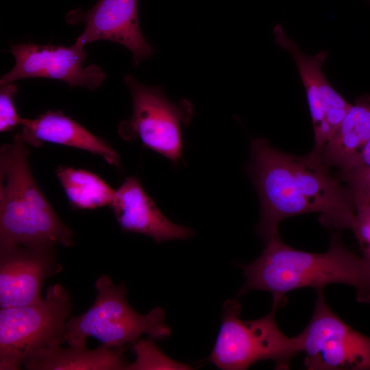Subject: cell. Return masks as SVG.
Instances as JSON below:
<instances>
[{
    "instance_id": "obj_22",
    "label": "cell",
    "mask_w": 370,
    "mask_h": 370,
    "mask_svg": "<svg viewBox=\"0 0 370 370\" xmlns=\"http://www.w3.org/2000/svg\"><path fill=\"white\" fill-rule=\"evenodd\" d=\"M370 166V139L366 143L363 149L359 155L356 158V159L352 162L350 166L344 171H347L349 169L363 167V166Z\"/></svg>"
},
{
    "instance_id": "obj_19",
    "label": "cell",
    "mask_w": 370,
    "mask_h": 370,
    "mask_svg": "<svg viewBox=\"0 0 370 370\" xmlns=\"http://www.w3.org/2000/svg\"><path fill=\"white\" fill-rule=\"evenodd\" d=\"M337 179L347 184L356 210L370 204V166L340 171Z\"/></svg>"
},
{
    "instance_id": "obj_7",
    "label": "cell",
    "mask_w": 370,
    "mask_h": 370,
    "mask_svg": "<svg viewBox=\"0 0 370 370\" xmlns=\"http://www.w3.org/2000/svg\"><path fill=\"white\" fill-rule=\"evenodd\" d=\"M123 81L132 95L133 112L120 123V135L126 140L139 139L145 147L177 163L183 150L182 129L192 118V103H173L160 87L145 86L132 75Z\"/></svg>"
},
{
    "instance_id": "obj_1",
    "label": "cell",
    "mask_w": 370,
    "mask_h": 370,
    "mask_svg": "<svg viewBox=\"0 0 370 370\" xmlns=\"http://www.w3.org/2000/svg\"><path fill=\"white\" fill-rule=\"evenodd\" d=\"M250 154L247 171L260 204L256 232L264 242L280 236L282 220L306 213H319L320 223L329 229L352 230L356 210L350 193L321 156L289 154L258 137L251 140Z\"/></svg>"
},
{
    "instance_id": "obj_6",
    "label": "cell",
    "mask_w": 370,
    "mask_h": 370,
    "mask_svg": "<svg viewBox=\"0 0 370 370\" xmlns=\"http://www.w3.org/2000/svg\"><path fill=\"white\" fill-rule=\"evenodd\" d=\"M284 304L273 301L264 317L243 321L241 304L228 299L223 305L221 325L208 360L223 370H244L253 364L273 360L278 369H287L299 352L297 336L289 338L278 328L275 315Z\"/></svg>"
},
{
    "instance_id": "obj_2",
    "label": "cell",
    "mask_w": 370,
    "mask_h": 370,
    "mask_svg": "<svg viewBox=\"0 0 370 370\" xmlns=\"http://www.w3.org/2000/svg\"><path fill=\"white\" fill-rule=\"evenodd\" d=\"M264 243L258 258L240 265L245 282L238 296L249 291H264L271 293L273 301L284 304L289 291L342 284L356 289L358 302L370 304V267L343 244L339 232L332 234L328 249L323 253L293 249L280 236Z\"/></svg>"
},
{
    "instance_id": "obj_3",
    "label": "cell",
    "mask_w": 370,
    "mask_h": 370,
    "mask_svg": "<svg viewBox=\"0 0 370 370\" xmlns=\"http://www.w3.org/2000/svg\"><path fill=\"white\" fill-rule=\"evenodd\" d=\"M20 133L0 149V251L16 246L74 244L73 232L58 217L37 184Z\"/></svg>"
},
{
    "instance_id": "obj_15",
    "label": "cell",
    "mask_w": 370,
    "mask_h": 370,
    "mask_svg": "<svg viewBox=\"0 0 370 370\" xmlns=\"http://www.w3.org/2000/svg\"><path fill=\"white\" fill-rule=\"evenodd\" d=\"M370 139V97L352 105L338 130L323 147L321 159L329 167L347 169Z\"/></svg>"
},
{
    "instance_id": "obj_18",
    "label": "cell",
    "mask_w": 370,
    "mask_h": 370,
    "mask_svg": "<svg viewBox=\"0 0 370 370\" xmlns=\"http://www.w3.org/2000/svg\"><path fill=\"white\" fill-rule=\"evenodd\" d=\"M153 338L140 339L133 343L136 356L135 361L130 363L127 369H192L187 364L179 362L166 356L154 343Z\"/></svg>"
},
{
    "instance_id": "obj_20",
    "label": "cell",
    "mask_w": 370,
    "mask_h": 370,
    "mask_svg": "<svg viewBox=\"0 0 370 370\" xmlns=\"http://www.w3.org/2000/svg\"><path fill=\"white\" fill-rule=\"evenodd\" d=\"M17 88L13 82L0 84V132L12 131L21 124L22 119L16 112L14 96Z\"/></svg>"
},
{
    "instance_id": "obj_4",
    "label": "cell",
    "mask_w": 370,
    "mask_h": 370,
    "mask_svg": "<svg viewBox=\"0 0 370 370\" xmlns=\"http://www.w3.org/2000/svg\"><path fill=\"white\" fill-rule=\"evenodd\" d=\"M71 295L60 284L47 288L38 304L0 310V369L42 361L65 342Z\"/></svg>"
},
{
    "instance_id": "obj_11",
    "label": "cell",
    "mask_w": 370,
    "mask_h": 370,
    "mask_svg": "<svg viewBox=\"0 0 370 370\" xmlns=\"http://www.w3.org/2000/svg\"><path fill=\"white\" fill-rule=\"evenodd\" d=\"M66 20L71 23H85L84 32L75 42L79 47L98 40L119 43L130 51L135 66L153 53L141 32L138 0H98L87 11L72 10Z\"/></svg>"
},
{
    "instance_id": "obj_9",
    "label": "cell",
    "mask_w": 370,
    "mask_h": 370,
    "mask_svg": "<svg viewBox=\"0 0 370 370\" xmlns=\"http://www.w3.org/2000/svg\"><path fill=\"white\" fill-rule=\"evenodd\" d=\"M273 33L275 42L291 55L297 66L314 129L312 152L321 156L323 147L336 134L352 104L332 87L324 76L322 67L328 56L326 51L312 56L306 55L280 25L275 26Z\"/></svg>"
},
{
    "instance_id": "obj_17",
    "label": "cell",
    "mask_w": 370,
    "mask_h": 370,
    "mask_svg": "<svg viewBox=\"0 0 370 370\" xmlns=\"http://www.w3.org/2000/svg\"><path fill=\"white\" fill-rule=\"evenodd\" d=\"M56 175L74 208L95 209L110 205L114 199L115 190L92 172L60 166Z\"/></svg>"
},
{
    "instance_id": "obj_16",
    "label": "cell",
    "mask_w": 370,
    "mask_h": 370,
    "mask_svg": "<svg viewBox=\"0 0 370 370\" xmlns=\"http://www.w3.org/2000/svg\"><path fill=\"white\" fill-rule=\"evenodd\" d=\"M123 348L102 345L95 349L86 345L58 347L45 360L25 367L29 370H121L127 369L130 363Z\"/></svg>"
},
{
    "instance_id": "obj_14",
    "label": "cell",
    "mask_w": 370,
    "mask_h": 370,
    "mask_svg": "<svg viewBox=\"0 0 370 370\" xmlns=\"http://www.w3.org/2000/svg\"><path fill=\"white\" fill-rule=\"evenodd\" d=\"M23 140L33 147L43 143L63 145L101 156L107 163L119 166V155L99 138L60 111H47L34 119H22Z\"/></svg>"
},
{
    "instance_id": "obj_5",
    "label": "cell",
    "mask_w": 370,
    "mask_h": 370,
    "mask_svg": "<svg viewBox=\"0 0 370 370\" xmlns=\"http://www.w3.org/2000/svg\"><path fill=\"white\" fill-rule=\"evenodd\" d=\"M95 286L97 297L92 306L66 322L64 341L68 345H86V338L93 336L110 347L122 348L142 334L155 339L171 334L162 308L158 306L146 314L138 313L127 303V289L123 282L114 284L108 275H102Z\"/></svg>"
},
{
    "instance_id": "obj_10",
    "label": "cell",
    "mask_w": 370,
    "mask_h": 370,
    "mask_svg": "<svg viewBox=\"0 0 370 370\" xmlns=\"http://www.w3.org/2000/svg\"><path fill=\"white\" fill-rule=\"evenodd\" d=\"M9 52L14 56L15 64L1 76L0 84L44 77L64 81L70 86H84L95 90L106 78V73L98 66H83L88 54L84 47L75 43L71 47L21 44L12 46Z\"/></svg>"
},
{
    "instance_id": "obj_12",
    "label": "cell",
    "mask_w": 370,
    "mask_h": 370,
    "mask_svg": "<svg viewBox=\"0 0 370 370\" xmlns=\"http://www.w3.org/2000/svg\"><path fill=\"white\" fill-rule=\"evenodd\" d=\"M62 269L53 247L19 245L0 251L1 308L42 301L44 281Z\"/></svg>"
},
{
    "instance_id": "obj_8",
    "label": "cell",
    "mask_w": 370,
    "mask_h": 370,
    "mask_svg": "<svg viewBox=\"0 0 370 370\" xmlns=\"http://www.w3.org/2000/svg\"><path fill=\"white\" fill-rule=\"evenodd\" d=\"M323 288L317 291L312 317L297 336L308 370H370V337L352 328L325 302Z\"/></svg>"
},
{
    "instance_id": "obj_13",
    "label": "cell",
    "mask_w": 370,
    "mask_h": 370,
    "mask_svg": "<svg viewBox=\"0 0 370 370\" xmlns=\"http://www.w3.org/2000/svg\"><path fill=\"white\" fill-rule=\"evenodd\" d=\"M110 206L123 231L145 235L156 243L184 240L193 234L191 228L175 224L164 217L136 177L125 180L115 190Z\"/></svg>"
},
{
    "instance_id": "obj_21",
    "label": "cell",
    "mask_w": 370,
    "mask_h": 370,
    "mask_svg": "<svg viewBox=\"0 0 370 370\" xmlns=\"http://www.w3.org/2000/svg\"><path fill=\"white\" fill-rule=\"evenodd\" d=\"M352 230L359 244L362 257L370 267V204L356 210Z\"/></svg>"
}]
</instances>
